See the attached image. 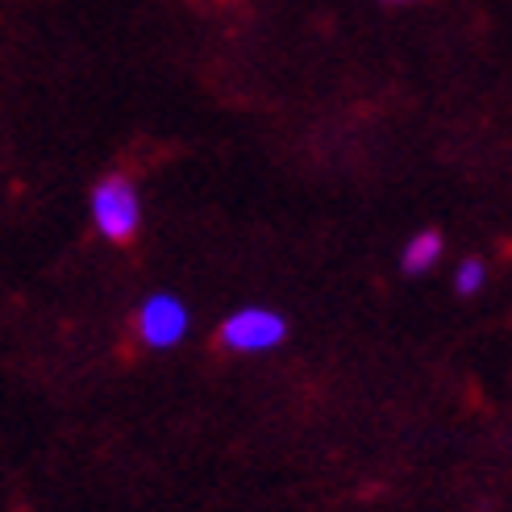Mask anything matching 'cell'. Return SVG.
<instances>
[{"label": "cell", "instance_id": "obj_1", "mask_svg": "<svg viewBox=\"0 0 512 512\" xmlns=\"http://www.w3.org/2000/svg\"><path fill=\"white\" fill-rule=\"evenodd\" d=\"M88 217L105 242L130 246L142 234V192L134 184V175H125V171L100 175L88 192Z\"/></svg>", "mask_w": 512, "mask_h": 512}, {"label": "cell", "instance_id": "obj_2", "mask_svg": "<svg viewBox=\"0 0 512 512\" xmlns=\"http://www.w3.org/2000/svg\"><path fill=\"white\" fill-rule=\"evenodd\" d=\"M292 325L288 317L275 309V304H242V309H234L229 317H221L217 325V346L229 350V354H271L288 342Z\"/></svg>", "mask_w": 512, "mask_h": 512}, {"label": "cell", "instance_id": "obj_3", "mask_svg": "<svg viewBox=\"0 0 512 512\" xmlns=\"http://www.w3.org/2000/svg\"><path fill=\"white\" fill-rule=\"evenodd\" d=\"M192 334V309L175 292H150L134 309V338L146 350H175Z\"/></svg>", "mask_w": 512, "mask_h": 512}, {"label": "cell", "instance_id": "obj_4", "mask_svg": "<svg viewBox=\"0 0 512 512\" xmlns=\"http://www.w3.org/2000/svg\"><path fill=\"white\" fill-rule=\"evenodd\" d=\"M442 254H446L442 229H417V234L400 246V271L413 275V279L417 275H429L433 267L442 263Z\"/></svg>", "mask_w": 512, "mask_h": 512}, {"label": "cell", "instance_id": "obj_5", "mask_svg": "<svg viewBox=\"0 0 512 512\" xmlns=\"http://www.w3.org/2000/svg\"><path fill=\"white\" fill-rule=\"evenodd\" d=\"M492 284V267H488V259H479V254H467L463 263L454 267V292L458 296H479L483 288Z\"/></svg>", "mask_w": 512, "mask_h": 512}, {"label": "cell", "instance_id": "obj_6", "mask_svg": "<svg viewBox=\"0 0 512 512\" xmlns=\"http://www.w3.org/2000/svg\"><path fill=\"white\" fill-rule=\"evenodd\" d=\"M383 5H408V0H383Z\"/></svg>", "mask_w": 512, "mask_h": 512}]
</instances>
